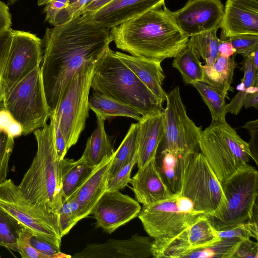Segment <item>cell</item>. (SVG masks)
Returning a JSON list of instances; mask_svg holds the SVG:
<instances>
[{"mask_svg": "<svg viewBox=\"0 0 258 258\" xmlns=\"http://www.w3.org/2000/svg\"><path fill=\"white\" fill-rule=\"evenodd\" d=\"M111 42L109 29L85 21L81 15L46 29L40 69L51 114L77 71L88 61L97 60Z\"/></svg>", "mask_w": 258, "mask_h": 258, "instance_id": "6da1fadb", "label": "cell"}, {"mask_svg": "<svg viewBox=\"0 0 258 258\" xmlns=\"http://www.w3.org/2000/svg\"><path fill=\"white\" fill-rule=\"evenodd\" d=\"M170 11L164 5L111 28V41L132 55L157 62L175 57L189 37L176 25Z\"/></svg>", "mask_w": 258, "mask_h": 258, "instance_id": "7a4b0ae2", "label": "cell"}, {"mask_svg": "<svg viewBox=\"0 0 258 258\" xmlns=\"http://www.w3.org/2000/svg\"><path fill=\"white\" fill-rule=\"evenodd\" d=\"M49 118V124L33 132L37 143V152L18 186L31 203L58 220L63 200L60 160L56 148L54 121Z\"/></svg>", "mask_w": 258, "mask_h": 258, "instance_id": "3957f363", "label": "cell"}, {"mask_svg": "<svg viewBox=\"0 0 258 258\" xmlns=\"http://www.w3.org/2000/svg\"><path fill=\"white\" fill-rule=\"evenodd\" d=\"M91 88L130 106L143 116L164 111V101L155 95L109 47L95 62Z\"/></svg>", "mask_w": 258, "mask_h": 258, "instance_id": "277c9868", "label": "cell"}, {"mask_svg": "<svg viewBox=\"0 0 258 258\" xmlns=\"http://www.w3.org/2000/svg\"><path fill=\"white\" fill-rule=\"evenodd\" d=\"M178 196L189 199L195 210L207 217L219 215L227 203L221 182L200 152H186L184 155Z\"/></svg>", "mask_w": 258, "mask_h": 258, "instance_id": "5b68a950", "label": "cell"}, {"mask_svg": "<svg viewBox=\"0 0 258 258\" xmlns=\"http://www.w3.org/2000/svg\"><path fill=\"white\" fill-rule=\"evenodd\" d=\"M96 60L88 61L77 71L57 108L49 117L60 129L69 150L77 143L88 117L89 92Z\"/></svg>", "mask_w": 258, "mask_h": 258, "instance_id": "8992f818", "label": "cell"}, {"mask_svg": "<svg viewBox=\"0 0 258 258\" xmlns=\"http://www.w3.org/2000/svg\"><path fill=\"white\" fill-rule=\"evenodd\" d=\"M221 184L226 207L219 215L207 216L215 230H227L250 221L258 194V172L255 168L244 164Z\"/></svg>", "mask_w": 258, "mask_h": 258, "instance_id": "52a82bcc", "label": "cell"}, {"mask_svg": "<svg viewBox=\"0 0 258 258\" xmlns=\"http://www.w3.org/2000/svg\"><path fill=\"white\" fill-rule=\"evenodd\" d=\"M3 105L27 135L46 124L50 115L40 67L16 84L4 98Z\"/></svg>", "mask_w": 258, "mask_h": 258, "instance_id": "ba28073f", "label": "cell"}, {"mask_svg": "<svg viewBox=\"0 0 258 258\" xmlns=\"http://www.w3.org/2000/svg\"><path fill=\"white\" fill-rule=\"evenodd\" d=\"M0 207L35 235L60 250L62 237L58 219L28 200L11 179L0 184Z\"/></svg>", "mask_w": 258, "mask_h": 258, "instance_id": "9c48e42d", "label": "cell"}, {"mask_svg": "<svg viewBox=\"0 0 258 258\" xmlns=\"http://www.w3.org/2000/svg\"><path fill=\"white\" fill-rule=\"evenodd\" d=\"M166 101L163 136L157 152L165 150L199 152L202 128L187 116L178 86L167 94Z\"/></svg>", "mask_w": 258, "mask_h": 258, "instance_id": "30bf717a", "label": "cell"}, {"mask_svg": "<svg viewBox=\"0 0 258 258\" xmlns=\"http://www.w3.org/2000/svg\"><path fill=\"white\" fill-rule=\"evenodd\" d=\"M42 45V41L35 34L12 30L11 43L1 74L4 98L16 84L40 67Z\"/></svg>", "mask_w": 258, "mask_h": 258, "instance_id": "8fae6325", "label": "cell"}, {"mask_svg": "<svg viewBox=\"0 0 258 258\" xmlns=\"http://www.w3.org/2000/svg\"><path fill=\"white\" fill-rule=\"evenodd\" d=\"M177 195L143 206L138 217L145 231L153 239L174 236L201 217L202 212H185L178 207Z\"/></svg>", "mask_w": 258, "mask_h": 258, "instance_id": "7c38bea8", "label": "cell"}, {"mask_svg": "<svg viewBox=\"0 0 258 258\" xmlns=\"http://www.w3.org/2000/svg\"><path fill=\"white\" fill-rule=\"evenodd\" d=\"M224 11L221 0H188L170 14L178 28L189 38L218 29Z\"/></svg>", "mask_w": 258, "mask_h": 258, "instance_id": "4fadbf2b", "label": "cell"}, {"mask_svg": "<svg viewBox=\"0 0 258 258\" xmlns=\"http://www.w3.org/2000/svg\"><path fill=\"white\" fill-rule=\"evenodd\" d=\"M141 210L139 203L119 190L106 191L95 205L92 213L97 226L111 234L137 217Z\"/></svg>", "mask_w": 258, "mask_h": 258, "instance_id": "5bb4252c", "label": "cell"}, {"mask_svg": "<svg viewBox=\"0 0 258 258\" xmlns=\"http://www.w3.org/2000/svg\"><path fill=\"white\" fill-rule=\"evenodd\" d=\"M199 148L220 182L246 164L210 125L202 131Z\"/></svg>", "mask_w": 258, "mask_h": 258, "instance_id": "9a60e30c", "label": "cell"}, {"mask_svg": "<svg viewBox=\"0 0 258 258\" xmlns=\"http://www.w3.org/2000/svg\"><path fill=\"white\" fill-rule=\"evenodd\" d=\"M165 0H112L94 12L81 15L85 21L110 29L165 5Z\"/></svg>", "mask_w": 258, "mask_h": 258, "instance_id": "2e32d148", "label": "cell"}, {"mask_svg": "<svg viewBox=\"0 0 258 258\" xmlns=\"http://www.w3.org/2000/svg\"><path fill=\"white\" fill-rule=\"evenodd\" d=\"M151 237L134 234L125 239H109L101 243L88 244L75 253V258H147L152 256Z\"/></svg>", "mask_w": 258, "mask_h": 258, "instance_id": "e0dca14e", "label": "cell"}, {"mask_svg": "<svg viewBox=\"0 0 258 258\" xmlns=\"http://www.w3.org/2000/svg\"><path fill=\"white\" fill-rule=\"evenodd\" d=\"M220 28L225 39L258 35V0H227Z\"/></svg>", "mask_w": 258, "mask_h": 258, "instance_id": "ac0fdd59", "label": "cell"}, {"mask_svg": "<svg viewBox=\"0 0 258 258\" xmlns=\"http://www.w3.org/2000/svg\"><path fill=\"white\" fill-rule=\"evenodd\" d=\"M136 200L146 206L167 199L172 194L164 182L153 158L142 168L138 169L131 179Z\"/></svg>", "mask_w": 258, "mask_h": 258, "instance_id": "d6986e66", "label": "cell"}, {"mask_svg": "<svg viewBox=\"0 0 258 258\" xmlns=\"http://www.w3.org/2000/svg\"><path fill=\"white\" fill-rule=\"evenodd\" d=\"M114 154L97 165L78 189L70 197L79 205L80 220L87 217L101 196L107 190L109 168Z\"/></svg>", "mask_w": 258, "mask_h": 258, "instance_id": "ffe728a7", "label": "cell"}, {"mask_svg": "<svg viewBox=\"0 0 258 258\" xmlns=\"http://www.w3.org/2000/svg\"><path fill=\"white\" fill-rule=\"evenodd\" d=\"M164 112L142 116L138 121L137 167L140 169L156 157L163 136Z\"/></svg>", "mask_w": 258, "mask_h": 258, "instance_id": "44dd1931", "label": "cell"}, {"mask_svg": "<svg viewBox=\"0 0 258 258\" xmlns=\"http://www.w3.org/2000/svg\"><path fill=\"white\" fill-rule=\"evenodd\" d=\"M117 57L157 97L166 100L167 93L162 88L165 76L161 62L143 57L115 52Z\"/></svg>", "mask_w": 258, "mask_h": 258, "instance_id": "7402d4cb", "label": "cell"}, {"mask_svg": "<svg viewBox=\"0 0 258 258\" xmlns=\"http://www.w3.org/2000/svg\"><path fill=\"white\" fill-rule=\"evenodd\" d=\"M235 56V54L229 57L218 55L212 64L202 66V81L225 97H227V92L230 90L234 71L237 66Z\"/></svg>", "mask_w": 258, "mask_h": 258, "instance_id": "603a6c76", "label": "cell"}, {"mask_svg": "<svg viewBox=\"0 0 258 258\" xmlns=\"http://www.w3.org/2000/svg\"><path fill=\"white\" fill-rule=\"evenodd\" d=\"M186 152L177 150L158 151L155 157L159 172L166 186L173 195L181 189L182 163Z\"/></svg>", "mask_w": 258, "mask_h": 258, "instance_id": "cb8c5ba5", "label": "cell"}, {"mask_svg": "<svg viewBox=\"0 0 258 258\" xmlns=\"http://www.w3.org/2000/svg\"><path fill=\"white\" fill-rule=\"evenodd\" d=\"M60 165L64 200L78 189L96 166L88 164L82 156L77 160L63 158L60 161Z\"/></svg>", "mask_w": 258, "mask_h": 258, "instance_id": "d4e9b609", "label": "cell"}, {"mask_svg": "<svg viewBox=\"0 0 258 258\" xmlns=\"http://www.w3.org/2000/svg\"><path fill=\"white\" fill-rule=\"evenodd\" d=\"M97 117V127L88 138L82 156L88 164L96 166L106 157L112 155L115 150L111 139L104 128L105 120Z\"/></svg>", "mask_w": 258, "mask_h": 258, "instance_id": "484cf974", "label": "cell"}, {"mask_svg": "<svg viewBox=\"0 0 258 258\" xmlns=\"http://www.w3.org/2000/svg\"><path fill=\"white\" fill-rule=\"evenodd\" d=\"M89 106L96 116L104 120L115 116H125L139 121L142 116L130 106L96 91L89 97Z\"/></svg>", "mask_w": 258, "mask_h": 258, "instance_id": "4316f807", "label": "cell"}, {"mask_svg": "<svg viewBox=\"0 0 258 258\" xmlns=\"http://www.w3.org/2000/svg\"><path fill=\"white\" fill-rule=\"evenodd\" d=\"M172 66L181 75L186 84L202 81L203 70L200 56L194 47L187 43L186 46L175 57Z\"/></svg>", "mask_w": 258, "mask_h": 258, "instance_id": "83f0119b", "label": "cell"}, {"mask_svg": "<svg viewBox=\"0 0 258 258\" xmlns=\"http://www.w3.org/2000/svg\"><path fill=\"white\" fill-rule=\"evenodd\" d=\"M187 229L174 236L153 239L151 249L152 256L184 258L192 251L187 238Z\"/></svg>", "mask_w": 258, "mask_h": 258, "instance_id": "f1b7e54d", "label": "cell"}, {"mask_svg": "<svg viewBox=\"0 0 258 258\" xmlns=\"http://www.w3.org/2000/svg\"><path fill=\"white\" fill-rule=\"evenodd\" d=\"M138 134V123H132L120 145L114 153L109 170L108 178L130 163L137 154Z\"/></svg>", "mask_w": 258, "mask_h": 258, "instance_id": "f546056e", "label": "cell"}, {"mask_svg": "<svg viewBox=\"0 0 258 258\" xmlns=\"http://www.w3.org/2000/svg\"><path fill=\"white\" fill-rule=\"evenodd\" d=\"M186 235L192 251L211 246L221 240L206 215L187 229Z\"/></svg>", "mask_w": 258, "mask_h": 258, "instance_id": "4dcf8cb0", "label": "cell"}, {"mask_svg": "<svg viewBox=\"0 0 258 258\" xmlns=\"http://www.w3.org/2000/svg\"><path fill=\"white\" fill-rule=\"evenodd\" d=\"M208 107L213 121H225L227 114L225 97L203 81L192 84Z\"/></svg>", "mask_w": 258, "mask_h": 258, "instance_id": "1f68e13d", "label": "cell"}, {"mask_svg": "<svg viewBox=\"0 0 258 258\" xmlns=\"http://www.w3.org/2000/svg\"><path fill=\"white\" fill-rule=\"evenodd\" d=\"M218 29L189 37L188 43L191 45L206 64H211L219 55L220 41L217 35Z\"/></svg>", "mask_w": 258, "mask_h": 258, "instance_id": "d6a6232c", "label": "cell"}, {"mask_svg": "<svg viewBox=\"0 0 258 258\" xmlns=\"http://www.w3.org/2000/svg\"><path fill=\"white\" fill-rule=\"evenodd\" d=\"M25 227L0 207V246L17 252V241Z\"/></svg>", "mask_w": 258, "mask_h": 258, "instance_id": "836d02e7", "label": "cell"}, {"mask_svg": "<svg viewBox=\"0 0 258 258\" xmlns=\"http://www.w3.org/2000/svg\"><path fill=\"white\" fill-rule=\"evenodd\" d=\"M242 240L236 237L222 238L217 243L211 246L190 252L184 258H232Z\"/></svg>", "mask_w": 258, "mask_h": 258, "instance_id": "e575fe53", "label": "cell"}, {"mask_svg": "<svg viewBox=\"0 0 258 258\" xmlns=\"http://www.w3.org/2000/svg\"><path fill=\"white\" fill-rule=\"evenodd\" d=\"M79 205L75 199L69 197L62 200L59 212V228L62 237L68 234L72 228L80 221Z\"/></svg>", "mask_w": 258, "mask_h": 258, "instance_id": "d590c367", "label": "cell"}, {"mask_svg": "<svg viewBox=\"0 0 258 258\" xmlns=\"http://www.w3.org/2000/svg\"><path fill=\"white\" fill-rule=\"evenodd\" d=\"M3 105V102L0 101V107ZM14 139L7 133L0 130V184L7 179L9 161L14 148Z\"/></svg>", "mask_w": 258, "mask_h": 258, "instance_id": "8d00e7d4", "label": "cell"}, {"mask_svg": "<svg viewBox=\"0 0 258 258\" xmlns=\"http://www.w3.org/2000/svg\"><path fill=\"white\" fill-rule=\"evenodd\" d=\"M216 232L221 239L236 237L243 240L252 237L257 240V222L248 221L227 230L216 231Z\"/></svg>", "mask_w": 258, "mask_h": 258, "instance_id": "74e56055", "label": "cell"}, {"mask_svg": "<svg viewBox=\"0 0 258 258\" xmlns=\"http://www.w3.org/2000/svg\"><path fill=\"white\" fill-rule=\"evenodd\" d=\"M137 161L138 153L130 163L112 177L108 178L106 191L119 190L127 185L131 179V172Z\"/></svg>", "mask_w": 258, "mask_h": 258, "instance_id": "f35d334b", "label": "cell"}, {"mask_svg": "<svg viewBox=\"0 0 258 258\" xmlns=\"http://www.w3.org/2000/svg\"><path fill=\"white\" fill-rule=\"evenodd\" d=\"M225 39H228L235 48V54L246 56L258 48V35L244 34Z\"/></svg>", "mask_w": 258, "mask_h": 258, "instance_id": "ab89813d", "label": "cell"}, {"mask_svg": "<svg viewBox=\"0 0 258 258\" xmlns=\"http://www.w3.org/2000/svg\"><path fill=\"white\" fill-rule=\"evenodd\" d=\"M33 233L26 227L22 229L17 241V252L23 258H48L31 244L30 237Z\"/></svg>", "mask_w": 258, "mask_h": 258, "instance_id": "60d3db41", "label": "cell"}, {"mask_svg": "<svg viewBox=\"0 0 258 258\" xmlns=\"http://www.w3.org/2000/svg\"><path fill=\"white\" fill-rule=\"evenodd\" d=\"M247 129L250 136L248 143L251 158L258 165V120L248 121L242 127Z\"/></svg>", "mask_w": 258, "mask_h": 258, "instance_id": "b9f144b4", "label": "cell"}, {"mask_svg": "<svg viewBox=\"0 0 258 258\" xmlns=\"http://www.w3.org/2000/svg\"><path fill=\"white\" fill-rule=\"evenodd\" d=\"M257 258L258 243L250 238L242 240L232 258Z\"/></svg>", "mask_w": 258, "mask_h": 258, "instance_id": "7bdbcfd3", "label": "cell"}, {"mask_svg": "<svg viewBox=\"0 0 258 258\" xmlns=\"http://www.w3.org/2000/svg\"><path fill=\"white\" fill-rule=\"evenodd\" d=\"M30 243L38 251L46 255L48 258H54L55 254L60 251L52 244L34 233L31 236Z\"/></svg>", "mask_w": 258, "mask_h": 258, "instance_id": "ee69618b", "label": "cell"}, {"mask_svg": "<svg viewBox=\"0 0 258 258\" xmlns=\"http://www.w3.org/2000/svg\"><path fill=\"white\" fill-rule=\"evenodd\" d=\"M12 29L0 33V74L4 66L11 43Z\"/></svg>", "mask_w": 258, "mask_h": 258, "instance_id": "f6af8a7d", "label": "cell"}, {"mask_svg": "<svg viewBox=\"0 0 258 258\" xmlns=\"http://www.w3.org/2000/svg\"><path fill=\"white\" fill-rule=\"evenodd\" d=\"M12 16L9 7L0 0V33L11 28Z\"/></svg>", "mask_w": 258, "mask_h": 258, "instance_id": "bcb514c9", "label": "cell"}, {"mask_svg": "<svg viewBox=\"0 0 258 258\" xmlns=\"http://www.w3.org/2000/svg\"><path fill=\"white\" fill-rule=\"evenodd\" d=\"M54 128L57 153L59 160H61L64 158L69 149H68L65 139L59 127L54 124Z\"/></svg>", "mask_w": 258, "mask_h": 258, "instance_id": "7dc6e473", "label": "cell"}, {"mask_svg": "<svg viewBox=\"0 0 258 258\" xmlns=\"http://www.w3.org/2000/svg\"><path fill=\"white\" fill-rule=\"evenodd\" d=\"M91 1L77 0L68 6L66 10L70 20L80 15V12L82 9Z\"/></svg>", "mask_w": 258, "mask_h": 258, "instance_id": "c3c4849f", "label": "cell"}, {"mask_svg": "<svg viewBox=\"0 0 258 258\" xmlns=\"http://www.w3.org/2000/svg\"><path fill=\"white\" fill-rule=\"evenodd\" d=\"M15 120L4 105L0 107V130L8 133L9 127Z\"/></svg>", "mask_w": 258, "mask_h": 258, "instance_id": "681fc988", "label": "cell"}, {"mask_svg": "<svg viewBox=\"0 0 258 258\" xmlns=\"http://www.w3.org/2000/svg\"><path fill=\"white\" fill-rule=\"evenodd\" d=\"M218 51L219 55L224 57H229L235 54L236 50L231 42L228 39H220Z\"/></svg>", "mask_w": 258, "mask_h": 258, "instance_id": "f907efd6", "label": "cell"}, {"mask_svg": "<svg viewBox=\"0 0 258 258\" xmlns=\"http://www.w3.org/2000/svg\"><path fill=\"white\" fill-rule=\"evenodd\" d=\"M112 0H92L81 11L80 15L96 11Z\"/></svg>", "mask_w": 258, "mask_h": 258, "instance_id": "816d5d0a", "label": "cell"}, {"mask_svg": "<svg viewBox=\"0 0 258 258\" xmlns=\"http://www.w3.org/2000/svg\"><path fill=\"white\" fill-rule=\"evenodd\" d=\"M244 106L246 108L253 107L257 108L258 107V90H256L250 93L248 96Z\"/></svg>", "mask_w": 258, "mask_h": 258, "instance_id": "f5cc1de1", "label": "cell"}, {"mask_svg": "<svg viewBox=\"0 0 258 258\" xmlns=\"http://www.w3.org/2000/svg\"><path fill=\"white\" fill-rule=\"evenodd\" d=\"M251 56L254 68L258 71V48L251 52Z\"/></svg>", "mask_w": 258, "mask_h": 258, "instance_id": "db71d44e", "label": "cell"}, {"mask_svg": "<svg viewBox=\"0 0 258 258\" xmlns=\"http://www.w3.org/2000/svg\"><path fill=\"white\" fill-rule=\"evenodd\" d=\"M50 1L51 0H37V5L39 6H44ZM77 1V0H69L70 4L75 2Z\"/></svg>", "mask_w": 258, "mask_h": 258, "instance_id": "11a10c76", "label": "cell"}, {"mask_svg": "<svg viewBox=\"0 0 258 258\" xmlns=\"http://www.w3.org/2000/svg\"><path fill=\"white\" fill-rule=\"evenodd\" d=\"M72 256L70 255H67L64 253L61 252L60 251L58 252L55 255L54 258H59V257H71Z\"/></svg>", "mask_w": 258, "mask_h": 258, "instance_id": "9f6ffc18", "label": "cell"}, {"mask_svg": "<svg viewBox=\"0 0 258 258\" xmlns=\"http://www.w3.org/2000/svg\"><path fill=\"white\" fill-rule=\"evenodd\" d=\"M4 99V92L2 84L1 77L0 74V101H3Z\"/></svg>", "mask_w": 258, "mask_h": 258, "instance_id": "6f0895ef", "label": "cell"}, {"mask_svg": "<svg viewBox=\"0 0 258 258\" xmlns=\"http://www.w3.org/2000/svg\"><path fill=\"white\" fill-rule=\"evenodd\" d=\"M18 1L19 0H8V5H13Z\"/></svg>", "mask_w": 258, "mask_h": 258, "instance_id": "680465c9", "label": "cell"}]
</instances>
